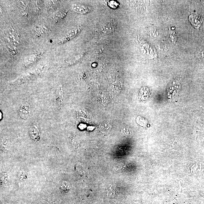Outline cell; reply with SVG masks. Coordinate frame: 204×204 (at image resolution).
<instances>
[{
    "label": "cell",
    "mask_w": 204,
    "mask_h": 204,
    "mask_svg": "<svg viewBox=\"0 0 204 204\" xmlns=\"http://www.w3.org/2000/svg\"><path fill=\"white\" fill-rule=\"evenodd\" d=\"M108 4L110 7L113 8H116L118 6V3L117 2L113 1H110V2H109Z\"/></svg>",
    "instance_id": "5"
},
{
    "label": "cell",
    "mask_w": 204,
    "mask_h": 204,
    "mask_svg": "<svg viewBox=\"0 0 204 204\" xmlns=\"http://www.w3.org/2000/svg\"><path fill=\"white\" fill-rule=\"evenodd\" d=\"M189 19L190 22L196 28L198 29L201 26V21L198 16L197 15H191L189 16Z\"/></svg>",
    "instance_id": "4"
},
{
    "label": "cell",
    "mask_w": 204,
    "mask_h": 204,
    "mask_svg": "<svg viewBox=\"0 0 204 204\" xmlns=\"http://www.w3.org/2000/svg\"><path fill=\"white\" fill-rule=\"evenodd\" d=\"M72 7L74 11L77 13L85 14L88 13L92 10V8L82 4L76 3L73 4Z\"/></svg>",
    "instance_id": "2"
},
{
    "label": "cell",
    "mask_w": 204,
    "mask_h": 204,
    "mask_svg": "<svg viewBox=\"0 0 204 204\" xmlns=\"http://www.w3.org/2000/svg\"><path fill=\"white\" fill-rule=\"evenodd\" d=\"M31 113V108L27 103L22 104L19 109V113L22 119L26 120L28 118Z\"/></svg>",
    "instance_id": "1"
},
{
    "label": "cell",
    "mask_w": 204,
    "mask_h": 204,
    "mask_svg": "<svg viewBox=\"0 0 204 204\" xmlns=\"http://www.w3.org/2000/svg\"><path fill=\"white\" fill-rule=\"evenodd\" d=\"M29 135L31 139L33 140H36L38 139L39 136V131L36 125H33L30 127L29 130Z\"/></svg>",
    "instance_id": "3"
},
{
    "label": "cell",
    "mask_w": 204,
    "mask_h": 204,
    "mask_svg": "<svg viewBox=\"0 0 204 204\" xmlns=\"http://www.w3.org/2000/svg\"></svg>",
    "instance_id": "6"
}]
</instances>
